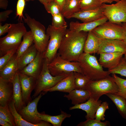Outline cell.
Returning a JSON list of instances; mask_svg holds the SVG:
<instances>
[{
    "mask_svg": "<svg viewBox=\"0 0 126 126\" xmlns=\"http://www.w3.org/2000/svg\"><path fill=\"white\" fill-rule=\"evenodd\" d=\"M87 32L67 29L57 54L65 60L70 61H77L79 57L84 52L88 34Z\"/></svg>",
    "mask_w": 126,
    "mask_h": 126,
    "instance_id": "obj_1",
    "label": "cell"
},
{
    "mask_svg": "<svg viewBox=\"0 0 126 126\" xmlns=\"http://www.w3.org/2000/svg\"><path fill=\"white\" fill-rule=\"evenodd\" d=\"M77 61L82 73L91 80L103 79L108 77L110 74L108 71L103 70L96 57L91 54L83 52Z\"/></svg>",
    "mask_w": 126,
    "mask_h": 126,
    "instance_id": "obj_2",
    "label": "cell"
},
{
    "mask_svg": "<svg viewBox=\"0 0 126 126\" xmlns=\"http://www.w3.org/2000/svg\"><path fill=\"white\" fill-rule=\"evenodd\" d=\"M24 24L21 22L11 24L7 34L0 38V53L2 56L10 50L17 49L21 39L27 32Z\"/></svg>",
    "mask_w": 126,
    "mask_h": 126,
    "instance_id": "obj_3",
    "label": "cell"
},
{
    "mask_svg": "<svg viewBox=\"0 0 126 126\" xmlns=\"http://www.w3.org/2000/svg\"><path fill=\"white\" fill-rule=\"evenodd\" d=\"M49 63L48 61L44 58L41 71L36 79L34 92L32 96V98H34L45 90L53 87L70 73L53 76L49 69Z\"/></svg>",
    "mask_w": 126,
    "mask_h": 126,
    "instance_id": "obj_4",
    "label": "cell"
},
{
    "mask_svg": "<svg viewBox=\"0 0 126 126\" xmlns=\"http://www.w3.org/2000/svg\"><path fill=\"white\" fill-rule=\"evenodd\" d=\"M23 18L24 22L31 29L34 45L38 52L43 53L47 48L49 39L44 26L27 14Z\"/></svg>",
    "mask_w": 126,
    "mask_h": 126,
    "instance_id": "obj_5",
    "label": "cell"
},
{
    "mask_svg": "<svg viewBox=\"0 0 126 126\" xmlns=\"http://www.w3.org/2000/svg\"><path fill=\"white\" fill-rule=\"evenodd\" d=\"M67 25L55 28L50 25L46 30L49 39L46 49L43 53L44 58L49 63L51 62L57 54L63 37L67 30Z\"/></svg>",
    "mask_w": 126,
    "mask_h": 126,
    "instance_id": "obj_6",
    "label": "cell"
},
{
    "mask_svg": "<svg viewBox=\"0 0 126 126\" xmlns=\"http://www.w3.org/2000/svg\"><path fill=\"white\" fill-rule=\"evenodd\" d=\"M86 89L90 92V97L98 101L102 96L109 93H116L118 90L117 84L112 76L97 80H91Z\"/></svg>",
    "mask_w": 126,
    "mask_h": 126,
    "instance_id": "obj_7",
    "label": "cell"
},
{
    "mask_svg": "<svg viewBox=\"0 0 126 126\" xmlns=\"http://www.w3.org/2000/svg\"><path fill=\"white\" fill-rule=\"evenodd\" d=\"M48 67L51 74L56 76L72 72L82 73L78 61H70L62 58L57 54L48 65Z\"/></svg>",
    "mask_w": 126,
    "mask_h": 126,
    "instance_id": "obj_8",
    "label": "cell"
},
{
    "mask_svg": "<svg viewBox=\"0 0 126 126\" xmlns=\"http://www.w3.org/2000/svg\"><path fill=\"white\" fill-rule=\"evenodd\" d=\"M102 6L104 15L109 21L119 24L126 23V0H120L111 4L103 3Z\"/></svg>",
    "mask_w": 126,
    "mask_h": 126,
    "instance_id": "obj_9",
    "label": "cell"
},
{
    "mask_svg": "<svg viewBox=\"0 0 126 126\" xmlns=\"http://www.w3.org/2000/svg\"><path fill=\"white\" fill-rule=\"evenodd\" d=\"M92 31L100 39L123 40L125 38L124 29L121 25L108 21L100 25Z\"/></svg>",
    "mask_w": 126,
    "mask_h": 126,
    "instance_id": "obj_10",
    "label": "cell"
},
{
    "mask_svg": "<svg viewBox=\"0 0 126 126\" xmlns=\"http://www.w3.org/2000/svg\"><path fill=\"white\" fill-rule=\"evenodd\" d=\"M44 95L41 92L18 112L24 120L34 124L40 123L42 121L40 117V113L38 111L37 106L39 100Z\"/></svg>",
    "mask_w": 126,
    "mask_h": 126,
    "instance_id": "obj_11",
    "label": "cell"
},
{
    "mask_svg": "<svg viewBox=\"0 0 126 126\" xmlns=\"http://www.w3.org/2000/svg\"><path fill=\"white\" fill-rule=\"evenodd\" d=\"M126 51V44L123 40L100 39L99 48L97 54L102 53L121 52Z\"/></svg>",
    "mask_w": 126,
    "mask_h": 126,
    "instance_id": "obj_12",
    "label": "cell"
},
{
    "mask_svg": "<svg viewBox=\"0 0 126 126\" xmlns=\"http://www.w3.org/2000/svg\"><path fill=\"white\" fill-rule=\"evenodd\" d=\"M18 72L21 85L22 99L26 105L32 101L31 94L35 88L36 79L22 74L18 70Z\"/></svg>",
    "mask_w": 126,
    "mask_h": 126,
    "instance_id": "obj_13",
    "label": "cell"
},
{
    "mask_svg": "<svg viewBox=\"0 0 126 126\" xmlns=\"http://www.w3.org/2000/svg\"><path fill=\"white\" fill-rule=\"evenodd\" d=\"M124 54L119 52L101 53L98 62L103 67L107 68L108 70L112 69L118 65Z\"/></svg>",
    "mask_w": 126,
    "mask_h": 126,
    "instance_id": "obj_14",
    "label": "cell"
},
{
    "mask_svg": "<svg viewBox=\"0 0 126 126\" xmlns=\"http://www.w3.org/2000/svg\"><path fill=\"white\" fill-rule=\"evenodd\" d=\"M43 59V53L38 52L35 59L22 70L18 71L36 79L41 71Z\"/></svg>",
    "mask_w": 126,
    "mask_h": 126,
    "instance_id": "obj_15",
    "label": "cell"
},
{
    "mask_svg": "<svg viewBox=\"0 0 126 126\" xmlns=\"http://www.w3.org/2000/svg\"><path fill=\"white\" fill-rule=\"evenodd\" d=\"M102 101L101 100H95L91 97L86 102L70 107V110L80 109L85 111L86 115L85 116L87 119H94L96 110Z\"/></svg>",
    "mask_w": 126,
    "mask_h": 126,
    "instance_id": "obj_16",
    "label": "cell"
},
{
    "mask_svg": "<svg viewBox=\"0 0 126 126\" xmlns=\"http://www.w3.org/2000/svg\"><path fill=\"white\" fill-rule=\"evenodd\" d=\"M108 20L107 18L104 16L96 20L87 22L80 23L77 21H72L70 23L69 29L78 32H89Z\"/></svg>",
    "mask_w": 126,
    "mask_h": 126,
    "instance_id": "obj_17",
    "label": "cell"
},
{
    "mask_svg": "<svg viewBox=\"0 0 126 126\" xmlns=\"http://www.w3.org/2000/svg\"><path fill=\"white\" fill-rule=\"evenodd\" d=\"M103 8L101 6L96 9L86 10H81L75 13L71 17L80 20L83 22L91 21L98 20L104 16Z\"/></svg>",
    "mask_w": 126,
    "mask_h": 126,
    "instance_id": "obj_18",
    "label": "cell"
},
{
    "mask_svg": "<svg viewBox=\"0 0 126 126\" xmlns=\"http://www.w3.org/2000/svg\"><path fill=\"white\" fill-rule=\"evenodd\" d=\"M74 89V74L72 72L53 87L42 92L44 94L48 92L56 91L69 93Z\"/></svg>",
    "mask_w": 126,
    "mask_h": 126,
    "instance_id": "obj_19",
    "label": "cell"
},
{
    "mask_svg": "<svg viewBox=\"0 0 126 126\" xmlns=\"http://www.w3.org/2000/svg\"><path fill=\"white\" fill-rule=\"evenodd\" d=\"M13 86L11 82L0 78V106L8 105L12 99Z\"/></svg>",
    "mask_w": 126,
    "mask_h": 126,
    "instance_id": "obj_20",
    "label": "cell"
},
{
    "mask_svg": "<svg viewBox=\"0 0 126 126\" xmlns=\"http://www.w3.org/2000/svg\"><path fill=\"white\" fill-rule=\"evenodd\" d=\"M18 71V61L15 53L4 67L0 70V78L6 81L11 82Z\"/></svg>",
    "mask_w": 126,
    "mask_h": 126,
    "instance_id": "obj_21",
    "label": "cell"
},
{
    "mask_svg": "<svg viewBox=\"0 0 126 126\" xmlns=\"http://www.w3.org/2000/svg\"><path fill=\"white\" fill-rule=\"evenodd\" d=\"M11 82L13 89L12 100L18 112L26 106L22 99L21 88L19 77L18 71L15 74Z\"/></svg>",
    "mask_w": 126,
    "mask_h": 126,
    "instance_id": "obj_22",
    "label": "cell"
},
{
    "mask_svg": "<svg viewBox=\"0 0 126 126\" xmlns=\"http://www.w3.org/2000/svg\"><path fill=\"white\" fill-rule=\"evenodd\" d=\"M68 93L65 94L64 97L71 100L72 104L74 105L86 102L90 97V92L86 89H75Z\"/></svg>",
    "mask_w": 126,
    "mask_h": 126,
    "instance_id": "obj_23",
    "label": "cell"
},
{
    "mask_svg": "<svg viewBox=\"0 0 126 126\" xmlns=\"http://www.w3.org/2000/svg\"><path fill=\"white\" fill-rule=\"evenodd\" d=\"M9 109L14 118L16 126H50V123L45 121L40 123L34 124L24 120L17 111L14 102L12 100L8 105Z\"/></svg>",
    "mask_w": 126,
    "mask_h": 126,
    "instance_id": "obj_24",
    "label": "cell"
},
{
    "mask_svg": "<svg viewBox=\"0 0 126 126\" xmlns=\"http://www.w3.org/2000/svg\"><path fill=\"white\" fill-rule=\"evenodd\" d=\"M100 39L92 31L88 32L84 49V52L92 54L97 53L99 45Z\"/></svg>",
    "mask_w": 126,
    "mask_h": 126,
    "instance_id": "obj_25",
    "label": "cell"
},
{
    "mask_svg": "<svg viewBox=\"0 0 126 126\" xmlns=\"http://www.w3.org/2000/svg\"><path fill=\"white\" fill-rule=\"evenodd\" d=\"M38 52L34 44L32 45L17 59L18 70H21L32 62L35 58Z\"/></svg>",
    "mask_w": 126,
    "mask_h": 126,
    "instance_id": "obj_26",
    "label": "cell"
},
{
    "mask_svg": "<svg viewBox=\"0 0 126 126\" xmlns=\"http://www.w3.org/2000/svg\"><path fill=\"white\" fill-rule=\"evenodd\" d=\"M81 0H65L61 11L64 17L70 18L74 14L80 11Z\"/></svg>",
    "mask_w": 126,
    "mask_h": 126,
    "instance_id": "obj_27",
    "label": "cell"
},
{
    "mask_svg": "<svg viewBox=\"0 0 126 126\" xmlns=\"http://www.w3.org/2000/svg\"><path fill=\"white\" fill-rule=\"evenodd\" d=\"M71 115L61 110L60 114L56 116H51L45 113H40L41 120L51 124L53 126H61L63 121L66 118L70 117Z\"/></svg>",
    "mask_w": 126,
    "mask_h": 126,
    "instance_id": "obj_28",
    "label": "cell"
},
{
    "mask_svg": "<svg viewBox=\"0 0 126 126\" xmlns=\"http://www.w3.org/2000/svg\"><path fill=\"white\" fill-rule=\"evenodd\" d=\"M106 95L115 104L121 116L126 119V99L116 93H109Z\"/></svg>",
    "mask_w": 126,
    "mask_h": 126,
    "instance_id": "obj_29",
    "label": "cell"
},
{
    "mask_svg": "<svg viewBox=\"0 0 126 126\" xmlns=\"http://www.w3.org/2000/svg\"><path fill=\"white\" fill-rule=\"evenodd\" d=\"M23 39L16 53L17 60L32 45L33 39L31 31H27L24 35Z\"/></svg>",
    "mask_w": 126,
    "mask_h": 126,
    "instance_id": "obj_30",
    "label": "cell"
},
{
    "mask_svg": "<svg viewBox=\"0 0 126 126\" xmlns=\"http://www.w3.org/2000/svg\"><path fill=\"white\" fill-rule=\"evenodd\" d=\"M75 89H86V87L91 80L82 73L74 72Z\"/></svg>",
    "mask_w": 126,
    "mask_h": 126,
    "instance_id": "obj_31",
    "label": "cell"
},
{
    "mask_svg": "<svg viewBox=\"0 0 126 126\" xmlns=\"http://www.w3.org/2000/svg\"><path fill=\"white\" fill-rule=\"evenodd\" d=\"M112 77L118 87V91L116 94L126 99V79L118 77L115 74H112Z\"/></svg>",
    "mask_w": 126,
    "mask_h": 126,
    "instance_id": "obj_32",
    "label": "cell"
},
{
    "mask_svg": "<svg viewBox=\"0 0 126 126\" xmlns=\"http://www.w3.org/2000/svg\"><path fill=\"white\" fill-rule=\"evenodd\" d=\"M103 4L101 0H81V10H93L100 7Z\"/></svg>",
    "mask_w": 126,
    "mask_h": 126,
    "instance_id": "obj_33",
    "label": "cell"
},
{
    "mask_svg": "<svg viewBox=\"0 0 126 126\" xmlns=\"http://www.w3.org/2000/svg\"><path fill=\"white\" fill-rule=\"evenodd\" d=\"M0 118L9 122L12 126H15L14 118L8 105L0 106Z\"/></svg>",
    "mask_w": 126,
    "mask_h": 126,
    "instance_id": "obj_34",
    "label": "cell"
},
{
    "mask_svg": "<svg viewBox=\"0 0 126 126\" xmlns=\"http://www.w3.org/2000/svg\"><path fill=\"white\" fill-rule=\"evenodd\" d=\"M43 4L47 12L51 14L52 16L62 13L60 7L55 0Z\"/></svg>",
    "mask_w": 126,
    "mask_h": 126,
    "instance_id": "obj_35",
    "label": "cell"
},
{
    "mask_svg": "<svg viewBox=\"0 0 126 126\" xmlns=\"http://www.w3.org/2000/svg\"><path fill=\"white\" fill-rule=\"evenodd\" d=\"M108 109L109 104L107 102H102L96 110L95 119L100 121H104L105 119V113L106 111Z\"/></svg>",
    "mask_w": 126,
    "mask_h": 126,
    "instance_id": "obj_36",
    "label": "cell"
},
{
    "mask_svg": "<svg viewBox=\"0 0 126 126\" xmlns=\"http://www.w3.org/2000/svg\"><path fill=\"white\" fill-rule=\"evenodd\" d=\"M108 71L110 74H118L126 77V61L124 58H122L116 67Z\"/></svg>",
    "mask_w": 126,
    "mask_h": 126,
    "instance_id": "obj_37",
    "label": "cell"
},
{
    "mask_svg": "<svg viewBox=\"0 0 126 126\" xmlns=\"http://www.w3.org/2000/svg\"><path fill=\"white\" fill-rule=\"evenodd\" d=\"M110 122L108 121L104 122L97 120L95 119H86L84 122H81L77 125V126H110Z\"/></svg>",
    "mask_w": 126,
    "mask_h": 126,
    "instance_id": "obj_38",
    "label": "cell"
},
{
    "mask_svg": "<svg viewBox=\"0 0 126 126\" xmlns=\"http://www.w3.org/2000/svg\"><path fill=\"white\" fill-rule=\"evenodd\" d=\"M52 16L51 25L55 28H59L67 25L64 16L62 13L54 15Z\"/></svg>",
    "mask_w": 126,
    "mask_h": 126,
    "instance_id": "obj_39",
    "label": "cell"
},
{
    "mask_svg": "<svg viewBox=\"0 0 126 126\" xmlns=\"http://www.w3.org/2000/svg\"><path fill=\"white\" fill-rule=\"evenodd\" d=\"M17 49H14L9 50L4 55L0 57V70L4 67L16 53Z\"/></svg>",
    "mask_w": 126,
    "mask_h": 126,
    "instance_id": "obj_40",
    "label": "cell"
},
{
    "mask_svg": "<svg viewBox=\"0 0 126 126\" xmlns=\"http://www.w3.org/2000/svg\"><path fill=\"white\" fill-rule=\"evenodd\" d=\"M25 0H18L16 6V16L18 19L22 20L24 17L23 12L25 5Z\"/></svg>",
    "mask_w": 126,
    "mask_h": 126,
    "instance_id": "obj_41",
    "label": "cell"
},
{
    "mask_svg": "<svg viewBox=\"0 0 126 126\" xmlns=\"http://www.w3.org/2000/svg\"><path fill=\"white\" fill-rule=\"evenodd\" d=\"M13 12L12 10H7L0 12V22L5 21L9 17V15Z\"/></svg>",
    "mask_w": 126,
    "mask_h": 126,
    "instance_id": "obj_42",
    "label": "cell"
},
{
    "mask_svg": "<svg viewBox=\"0 0 126 126\" xmlns=\"http://www.w3.org/2000/svg\"><path fill=\"white\" fill-rule=\"evenodd\" d=\"M11 24L6 23L2 25V23H0V36L4 35L6 33H7L9 28Z\"/></svg>",
    "mask_w": 126,
    "mask_h": 126,
    "instance_id": "obj_43",
    "label": "cell"
},
{
    "mask_svg": "<svg viewBox=\"0 0 126 126\" xmlns=\"http://www.w3.org/2000/svg\"><path fill=\"white\" fill-rule=\"evenodd\" d=\"M7 0H0V8L6 10L8 5Z\"/></svg>",
    "mask_w": 126,
    "mask_h": 126,
    "instance_id": "obj_44",
    "label": "cell"
},
{
    "mask_svg": "<svg viewBox=\"0 0 126 126\" xmlns=\"http://www.w3.org/2000/svg\"><path fill=\"white\" fill-rule=\"evenodd\" d=\"M0 125L3 126H12L9 122L0 118Z\"/></svg>",
    "mask_w": 126,
    "mask_h": 126,
    "instance_id": "obj_45",
    "label": "cell"
},
{
    "mask_svg": "<svg viewBox=\"0 0 126 126\" xmlns=\"http://www.w3.org/2000/svg\"><path fill=\"white\" fill-rule=\"evenodd\" d=\"M121 24L123 27L124 29L125 38L123 41L126 44V23H122Z\"/></svg>",
    "mask_w": 126,
    "mask_h": 126,
    "instance_id": "obj_46",
    "label": "cell"
},
{
    "mask_svg": "<svg viewBox=\"0 0 126 126\" xmlns=\"http://www.w3.org/2000/svg\"><path fill=\"white\" fill-rule=\"evenodd\" d=\"M65 0H55L58 4L60 7L62 11V9Z\"/></svg>",
    "mask_w": 126,
    "mask_h": 126,
    "instance_id": "obj_47",
    "label": "cell"
},
{
    "mask_svg": "<svg viewBox=\"0 0 126 126\" xmlns=\"http://www.w3.org/2000/svg\"><path fill=\"white\" fill-rule=\"evenodd\" d=\"M35 0H25L26 1L28 2L30 1H33ZM43 4H44L48 3L51 1L55 0H38Z\"/></svg>",
    "mask_w": 126,
    "mask_h": 126,
    "instance_id": "obj_48",
    "label": "cell"
},
{
    "mask_svg": "<svg viewBox=\"0 0 126 126\" xmlns=\"http://www.w3.org/2000/svg\"><path fill=\"white\" fill-rule=\"evenodd\" d=\"M120 0H101L102 3H108L111 4L113 2H116L119 1Z\"/></svg>",
    "mask_w": 126,
    "mask_h": 126,
    "instance_id": "obj_49",
    "label": "cell"
},
{
    "mask_svg": "<svg viewBox=\"0 0 126 126\" xmlns=\"http://www.w3.org/2000/svg\"><path fill=\"white\" fill-rule=\"evenodd\" d=\"M124 58L125 60V61H126V52H125L124 53Z\"/></svg>",
    "mask_w": 126,
    "mask_h": 126,
    "instance_id": "obj_50",
    "label": "cell"
}]
</instances>
